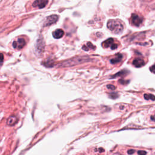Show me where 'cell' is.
Instances as JSON below:
<instances>
[{"label": "cell", "mask_w": 155, "mask_h": 155, "mask_svg": "<svg viewBox=\"0 0 155 155\" xmlns=\"http://www.w3.org/2000/svg\"><path fill=\"white\" fill-rule=\"evenodd\" d=\"M58 16L57 15H53L48 16L46 18L45 22V23L44 24V27L49 26V25L55 23L58 21Z\"/></svg>", "instance_id": "3"}, {"label": "cell", "mask_w": 155, "mask_h": 155, "mask_svg": "<svg viewBox=\"0 0 155 155\" xmlns=\"http://www.w3.org/2000/svg\"><path fill=\"white\" fill-rule=\"evenodd\" d=\"M119 82L122 84H126L127 83H128L129 81H125V80H123V79H120L119 81Z\"/></svg>", "instance_id": "19"}, {"label": "cell", "mask_w": 155, "mask_h": 155, "mask_svg": "<svg viewBox=\"0 0 155 155\" xmlns=\"http://www.w3.org/2000/svg\"><path fill=\"white\" fill-rule=\"evenodd\" d=\"M144 98L147 100L151 99L153 101H154V96L152 94H144Z\"/></svg>", "instance_id": "14"}, {"label": "cell", "mask_w": 155, "mask_h": 155, "mask_svg": "<svg viewBox=\"0 0 155 155\" xmlns=\"http://www.w3.org/2000/svg\"><path fill=\"white\" fill-rule=\"evenodd\" d=\"M107 88L108 89H110V90H114L116 89V87L114 85H111V84H108L107 85Z\"/></svg>", "instance_id": "16"}, {"label": "cell", "mask_w": 155, "mask_h": 155, "mask_svg": "<svg viewBox=\"0 0 155 155\" xmlns=\"http://www.w3.org/2000/svg\"><path fill=\"white\" fill-rule=\"evenodd\" d=\"M48 0H36L33 4V6L39 8H42L46 6Z\"/></svg>", "instance_id": "5"}, {"label": "cell", "mask_w": 155, "mask_h": 155, "mask_svg": "<svg viewBox=\"0 0 155 155\" xmlns=\"http://www.w3.org/2000/svg\"><path fill=\"white\" fill-rule=\"evenodd\" d=\"M17 121H18L17 117H16L15 116H10V117L7 119V124L8 125L13 126V125H14L15 124H16V123L17 122Z\"/></svg>", "instance_id": "10"}, {"label": "cell", "mask_w": 155, "mask_h": 155, "mask_svg": "<svg viewBox=\"0 0 155 155\" xmlns=\"http://www.w3.org/2000/svg\"><path fill=\"white\" fill-rule=\"evenodd\" d=\"M137 154H140V155H144V154H147V152L145 151H143V150H140V151H137Z\"/></svg>", "instance_id": "20"}, {"label": "cell", "mask_w": 155, "mask_h": 155, "mask_svg": "<svg viewBox=\"0 0 155 155\" xmlns=\"http://www.w3.org/2000/svg\"><path fill=\"white\" fill-rule=\"evenodd\" d=\"M110 97L112 99H116L118 97V94L114 92H112L110 94Z\"/></svg>", "instance_id": "15"}, {"label": "cell", "mask_w": 155, "mask_h": 155, "mask_svg": "<svg viewBox=\"0 0 155 155\" xmlns=\"http://www.w3.org/2000/svg\"><path fill=\"white\" fill-rule=\"evenodd\" d=\"M128 72H129V71H127V70H122V71H119L118 73H117L116 74H114L113 76H112L111 78H114L117 77V76H120V77L121 76V77H123V76H124L127 75V74H128Z\"/></svg>", "instance_id": "12"}, {"label": "cell", "mask_w": 155, "mask_h": 155, "mask_svg": "<svg viewBox=\"0 0 155 155\" xmlns=\"http://www.w3.org/2000/svg\"><path fill=\"white\" fill-rule=\"evenodd\" d=\"M108 28L116 34H119L124 30V25L119 19H111L107 22Z\"/></svg>", "instance_id": "1"}, {"label": "cell", "mask_w": 155, "mask_h": 155, "mask_svg": "<svg viewBox=\"0 0 155 155\" xmlns=\"http://www.w3.org/2000/svg\"><path fill=\"white\" fill-rule=\"evenodd\" d=\"M143 22V18L142 17L136 15V14H133L131 16V23L133 25L139 27Z\"/></svg>", "instance_id": "2"}, {"label": "cell", "mask_w": 155, "mask_h": 155, "mask_svg": "<svg viewBox=\"0 0 155 155\" xmlns=\"http://www.w3.org/2000/svg\"><path fill=\"white\" fill-rule=\"evenodd\" d=\"M123 58V55L120 53H117L116 56L113 58H112L111 60H110V62L111 64H116V63H118L119 62L121 61L122 59Z\"/></svg>", "instance_id": "9"}, {"label": "cell", "mask_w": 155, "mask_h": 155, "mask_svg": "<svg viewBox=\"0 0 155 155\" xmlns=\"http://www.w3.org/2000/svg\"><path fill=\"white\" fill-rule=\"evenodd\" d=\"M117 44H115V43H113L111 46H110V48L111 50H114L116 48H117Z\"/></svg>", "instance_id": "18"}, {"label": "cell", "mask_w": 155, "mask_h": 155, "mask_svg": "<svg viewBox=\"0 0 155 155\" xmlns=\"http://www.w3.org/2000/svg\"><path fill=\"white\" fill-rule=\"evenodd\" d=\"M25 45V41L23 38H18L13 42V47L16 49H21Z\"/></svg>", "instance_id": "4"}, {"label": "cell", "mask_w": 155, "mask_h": 155, "mask_svg": "<svg viewBox=\"0 0 155 155\" xmlns=\"http://www.w3.org/2000/svg\"><path fill=\"white\" fill-rule=\"evenodd\" d=\"M151 119H152L153 121L154 120V116H151Z\"/></svg>", "instance_id": "23"}, {"label": "cell", "mask_w": 155, "mask_h": 155, "mask_svg": "<svg viewBox=\"0 0 155 155\" xmlns=\"http://www.w3.org/2000/svg\"><path fill=\"white\" fill-rule=\"evenodd\" d=\"M94 48H95V47L90 42H87L85 45H84L82 47V49L85 51H88L90 49H94Z\"/></svg>", "instance_id": "13"}, {"label": "cell", "mask_w": 155, "mask_h": 155, "mask_svg": "<svg viewBox=\"0 0 155 155\" xmlns=\"http://www.w3.org/2000/svg\"><path fill=\"white\" fill-rule=\"evenodd\" d=\"M36 49L38 53H41L44 49V44L41 39H38L36 45Z\"/></svg>", "instance_id": "7"}, {"label": "cell", "mask_w": 155, "mask_h": 155, "mask_svg": "<svg viewBox=\"0 0 155 155\" xmlns=\"http://www.w3.org/2000/svg\"><path fill=\"white\" fill-rule=\"evenodd\" d=\"M134 152H135V150H129L127 153L128 154H133V153H134Z\"/></svg>", "instance_id": "21"}, {"label": "cell", "mask_w": 155, "mask_h": 155, "mask_svg": "<svg viewBox=\"0 0 155 155\" xmlns=\"http://www.w3.org/2000/svg\"><path fill=\"white\" fill-rule=\"evenodd\" d=\"M3 60H4V54L2 53H0V67L2 65Z\"/></svg>", "instance_id": "17"}, {"label": "cell", "mask_w": 155, "mask_h": 155, "mask_svg": "<svg viewBox=\"0 0 155 155\" xmlns=\"http://www.w3.org/2000/svg\"><path fill=\"white\" fill-rule=\"evenodd\" d=\"M64 31L62 29H57L53 32V36L55 39H59L64 35Z\"/></svg>", "instance_id": "8"}, {"label": "cell", "mask_w": 155, "mask_h": 155, "mask_svg": "<svg viewBox=\"0 0 155 155\" xmlns=\"http://www.w3.org/2000/svg\"><path fill=\"white\" fill-rule=\"evenodd\" d=\"M150 70L152 71V73H154V65H153L150 67Z\"/></svg>", "instance_id": "22"}, {"label": "cell", "mask_w": 155, "mask_h": 155, "mask_svg": "<svg viewBox=\"0 0 155 155\" xmlns=\"http://www.w3.org/2000/svg\"><path fill=\"white\" fill-rule=\"evenodd\" d=\"M133 64L137 68L141 67L145 65L144 61L141 58H136L133 61Z\"/></svg>", "instance_id": "6"}, {"label": "cell", "mask_w": 155, "mask_h": 155, "mask_svg": "<svg viewBox=\"0 0 155 155\" xmlns=\"http://www.w3.org/2000/svg\"><path fill=\"white\" fill-rule=\"evenodd\" d=\"M114 43V39L113 38H108V39L105 40L103 43H102V46L105 48H108L110 47Z\"/></svg>", "instance_id": "11"}]
</instances>
